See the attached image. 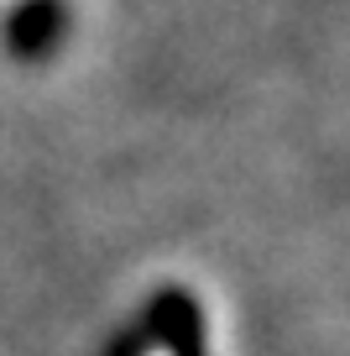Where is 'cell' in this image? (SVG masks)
Instances as JSON below:
<instances>
[{
  "mask_svg": "<svg viewBox=\"0 0 350 356\" xmlns=\"http://www.w3.org/2000/svg\"><path fill=\"white\" fill-rule=\"evenodd\" d=\"M6 37L16 58H47L63 37V0H22L16 16L6 22Z\"/></svg>",
  "mask_w": 350,
  "mask_h": 356,
  "instance_id": "1",
  "label": "cell"
},
{
  "mask_svg": "<svg viewBox=\"0 0 350 356\" xmlns=\"http://www.w3.org/2000/svg\"><path fill=\"white\" fill-rule=\"evenodd\" d=\"M152 330L167 341L173 356H204V335H199V309L188 293L167 289L162 299L152 304Z\"/></svg>",
  "mask_w": 350,
  "mask_h": 356,
  "instance_id": "2",
  "label": "cell"
}]
</instances>
